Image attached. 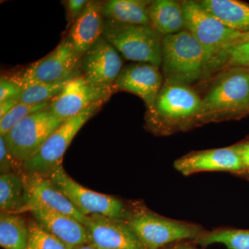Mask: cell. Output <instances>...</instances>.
<instances>
[{
    "mask_svg": "<svg viewBox=\"0 0 249 249\" xmlns=\"http://www.w3.org/2000/svg\"><path fill=\"white\" fill-rule=\"evenodd\" d=\"M201 98L188 85L163 82L155 104L147 110L145 127L158 137L199 127Z\"/></svg>",
    "mask_w": 249,
    "mask_h": 249,
    "instance_id": "cell-1",
    "label": "cell"
},
{
    "mask_svg": "<svg viewBox=\"0 0 249 249\" xmlns=\"http://www.w3.org/2000/svg\"><path fill=\"white\" fill-rule=\"evenodd\" d=\"M249 115V68L228 67L201 99L199 125Z\"/></svg>",
    "mask_w": 249,
    "mask_h": 249,
    "instance_id": "cell-2",
    "label": "cell"
},
{
    "mask_svg": "<svg viewBox=\"0 0 249 249\" xmlns=\"http://www.w3.org/2000/svg\"><path fill=\"white\" fill-rule=\"evenodd\" d=\"M127 222L146 249H161L177 242L194 241L207 231L196 223L156 213L142 201L131 202Z\"/></svg>",
    "mask_w": 249,
    "mask_h": 249,
    "instance_id": "cell-3",
    "label": "cell"
},
{
    "mask_svg": "<svg viewBox=\"0 0 249 249\" xmlns=\"http://www.w3.org/2000/svg\"><path fill=\"white\" fill-rule=\"evenodd\" d=\"M161 66L163 82L189 85L203 76L208 64L204 49L185 29L163 37Z\"/></svg>",
    "mask_w": 249,
    "mask_h": 249,
    "instance_id": "cell-4",
    "label": "cell"
},
{
    "mask_svg": "<svg viewBox=\"0 0 249 249\" xmlns=\"http://www.w3.org/2000/svg\"><path fill=\"white\" fill-rule=\"evenodd\" d=\"M103 37L127 60L161 66L163 37L151 26L105 19Z\"/></svg>",
    "mask_w": 249,
    "mask_h": 249,
    "instance_id": "cell-5",
    "label": "cell"
},
{
    "mask_svg": "<svg viewBox=\"0 0 249 249\" xmlns=\"http://www.w3.org/2000/svg\"><path fill=\"white\" fill-rule=\"evenodd\" d=\"M81 57L77 53L70 37L65 36L48 55L7 76L22 89L40 83L66 81L81 75Z\"/></svg>",
    "mask_w": 249,
    "mask_h": 249,
    "instance_id": "cell-6",
    "label": "cell"
},
{
    "mask_svg": "<svg viewBox=\"0 0 249 249\" xmlns=\"http://www.w3.org/2000/svg\"><path fill=\"white\" fill-rule=\"evenodd\" d=\"M107 101L94 103L80 114L65 120L46 141L40 150L23 163L22 173L49 178L55 168L62 164V157L78 131Z\"/></svg>",
    "mask_w": 249,
    "mask_h": 249,
    "instance_id": "cell-7",
    "label": "cell"
},
{
    "mask_svg": "<svg viewBox=\"0 0 249 249\" xmlns=\"http://www.w3.org/2000/svg\"><path fill=\"white\" fill-rule=\"evenodd\" d=\"M49 178L82 214L86 216L100 214L119 220L128 219L131 202L125 203L116 196L85 188L66 173L62 164L55 168Z\"/></svg>",
    "mask_w": 249,
    "mask_h": 249,
    "instance_id": "cell-8",
    "label": "cell"
},
{
    "mask_svg": "<svg viewBox=\"0 0 249 249\" xmlns=\"http://www.w3.org/2000/svg\"><path fill=\"white\" fill-rule=\"evenodd\" d=\"M65 121L54 115L48 107L27 116L3 137L8 150L22 165L40 150Z\"/></svg>",
    "mask_w": 249,
    "mask_h": 249,
    "instance_id": "cell-9",
    "label": "cell"
},
{
    "mask_svg": "<svg viewBox=\"0 0 249 249\" xmlns=\"http://www.w3.org/2000/svg\"><path fill=\"white\" fill-rule=\"evenodd\" d=\"M185 29L194 36L204 49L208 65L228 46L238 40L242 34L226 27L198 1H181Z\"/></svg>",
    "mask_w": 249,
    "mask_h": 249,
    "instance_id": "cell-10",
    "label": "cell"
},
{
    "mask_svg": "<svg viewBox=\"0 0 249 249\" xmlns=\"http://www.w3.org/2000/svg\"><path fill=\"white\" fill-rule=\"evenodd\" d=\"M115 92L114 88L95 86L80 75L67 83L61 92L51 101L48 109L59 119L67 120L94 103L109 101Z\"/></svg>",
    "mask_w": 249,
    "mask_h": 249,
    "instance_id": "cell-11",
    "label": "cell"
},
{
    "mask_svg": "<svg viewBox=\"0 0 249 249\" xmlns=\"http://www.w3.org/2000/svg\"><path fill=\"white\" fill-rule=\"evenodd\" d=\"M123 68L121 54L103 36L82 55L80 60L82 76L95 86L114 88Z\"/></svg>",
    "mask_w": 249,
    "mask_h": 249,
    "instance_id": "cell-12",
    "label": "cell"
},
{
    "mask_svg": "<svg viewBox=\"0 0 249 249\" xmlns=\"http://www.w3.org/2000/svg\"><path fill=\"white\" fill-rule=\"evenodd\" d=\"M29 212L47 231L73 249L89 242L88 229L74 218L44 206L26 193L24 212Z\"/></svg>",
    "mask_w": 249,
    "mask_h": 249,
    "instance_id": "cell-13",
    "label": "cell"
},
{
    "mask_svg": "<svg viewBox=\"0 0 249 249\" xmlns=\"http://www.w3.org/2000/svg\"><path fill=\"white\" fill-rule=\"evenodd\" d=\"M174 168L183 176L206 172H221L238 177L242 169L240 156L234 145L193 151L174 162Z\"/></svg>",
    "mask_w": 249,
    "mask_h": 249,
    "instance_id": "cell-14",
    "label": "cell"
},
{
    "mask_svg": "<svg viewBox=\"0 0 249 249\" xmlns=\"http://www.w3.org/2000/svg\"><path fill=\"white\" fill-rule=\"evenodd\" d=\"M163 81L160 67L152 64L135 62L124 67L114 87L116 91H127L138 96L149 110L153 107Z\"/></svg>",
    "mask_w": 249,
    "mask_h": 249,
    "instance_id": "cell-15",
    "label": "cell"
},
{
    "mask_svg": "<svg viewBox=\"0 0 249 249\" xmlns=\"http://www.w3.org/2000/svg\"><path fill=\"white\" fill-rule=\"evenodd\" d=\"M85 227L89 245L96 249H146L127 221L92 214Z\"/></svg>",
    "mask_w": 249,
    "mask_h": 249,
    "instance_id": "cell-16",
    "label": "cell"
},
{
    "mask_svg": "<svg viewBox=\"0 0 249 249\" xmlns=\"http://www.w3.org/2000/svg\"><path fill=\"white\" fill-rule=\"evenodd\" d=\"M23 175L27 195L49 209L74 218L86 226L89 216L80 213L50 178L37 175Z\"/></svg>",
    "mask_w": 249,
    "mask_h": 249,
    "instance_id": "cell-17",
    "label": "cell"
},
{
    "mask_svg": "<svg viewBox=\"0 0 249 249\" xmlns=\"http://www.w3.org/2000/svg\"><path fill=\"white\" fill-rule=\"evenodd\" d=\"M104 22L100 1H89L84 11L69 31L68 36L77 53L83 55L102 37Z\"/></svg>",
    "mask_w": 249,
    "mask_h": 249,
    "instance_id": "cell-18",
    "label": "cell"
},
{
    "mask_svg": "<svg viewBox=\"0 0 249 249\" xmlns=\"http://www.w3.org/2000/svg\"><path fill=\"white\" fill-rule=\"evenodd\" d=\"M150 26L162 37L185 30L181 1L155 0L148 7Z\"/></svg>",
    "mask_w": 249,
    "mask_h": 249,
    "instance_id": "cell-19",
    "label": "cell"
},
{
    "mask_svg": "<svg viewBox=\"0 0 249 249\" xmlns=\"http://www.w3.org/2000/svg\"><path fill=\"white\" fill-rule=\"evenodd\" d=\"M198 3L226 27L241 34L249 32V4L237 0H201Z\"/></svg>",
    "mask_w": 249,
    "mask_h": 249,
    "instance_id": "cell-20",
    "label": "cell"
},
{
    "mask_svg": "<svg viewBox=\"0 0 249 249\" xmlns=\"http://www.w3.org/2000/svg\"><path fill=\"white\" fill-rule=\"evenodd\" d=\"M147 0H106L100 1L105 19L124 24L150 25Z\"/></svg>",
    "mask_w": 249,
    "mask_h": 249,
    "instance_id": "cell-21",
    "label": "cell"
},
{
    "mask_svg": "<svg viewBox=\"0 0 249 249\" xmlns=\"http://www.w3.org/2000/svg\"><path fill=\"white\" fill-rule=\"evenodd\" d=\"M26 186L22 173L13 172L0 176L1 212L19 214L25 206Z\"/></svg>",
    "mask_w": 249,
    "mask_h": 249,
    "instance_id": "cell-22",
    "label": "cell"
},
{
    "mask_svg": "<svg viewBox=\"0 0 249 249\" xmlns=\"http://www.w3.org/2000/svg\"><path fill=\"white\" fill-rule=\"evenodd\" d=\"M29 231L28 220L19 214L1 212L0 245L4 249H27Z\"/></svg>",
    "mask_w": 249,
    "mask_h": 249,
    "instance_id": "cell-23",
    "label": "cell"
},
{
    "mask_svg": "<svg viewBox=\"0 0 249 249\" xmlns=\"http://www.w3.org/2000/svg\"><path fill=\"white\" fill-rule=\"evenodd\" d=\"M193 242L202 247L222 244L228 249H249V229L218 227L212 231H206Z\"/></svg>",
    "mask_w": 249,
    "mask_h": 249,
    "instance_id": "cell-24",
    "label": "cell"
},
{
    "mask_svg": "<svg viewBox=\"0 0 249 249\" xmlns=\"http://www.w3.org/2000/svg\"><path fill=\"white\" fill-rule=\"evenodd\" d=\"M70 80L60 83H40L26 87L23 88L22 92L19 96V102L27 104L49 102L61 92Z\"/></svg>",
    "mask_w": 249,
    "mask_h": 249,
    "instance_id": "cell-25",
    "label": "cell"
},
{
    "mask_svg": "<svg viewBox=\"0 0 249 249\" xmlns=\"http://www.w3.org/2000/svg\"><path fill=\"white\" fill-rule=\"evenodd\" d=\"M29 238L27 249H72L47 231L35 219H29Z\"/></svg>",
    "mask_w": 249,
    "mask_h": 249,
    "instance_id": "cell-26",
    "label": "cell"
},
{
    "mask_svg": "<svg viewBox=\"0 0 249 249\" xmlns=\"http://www.w3.org/2000/svg\"><path fill=\"white\" fill-rule=\"evenodd\" d=\"M51 101L40 104L19 103L6 115L0 119V136L4 137L19 121L27 116L48 107Z\"/></svg>",
    "mask_w": 249,
    "mask_h": 249,
    "instance_id": "cell-27",
    "label": "cell"
},
{
    "mask_svg": "<svg viewBox=\"0 0 249 249\" xmlns=\"http://www.w3.org/2000/svg\"><path fill=\"white\" fill-rule=\"evenodd\" d=\"M226 58L225 66L249 68V42L228 46L217 58Z\"/></svg>",
    "mask_w": 249,
    "mask_h": 249,
    "instance_id": "cell-28",
    "label": "cell"
},
{
    "mask_svg": "<svg viewBox=\"0 0 249 249\" xmlns=\"http://www.w3.org/2000/svg\"><path fill=\"white\" fill-rule=\"evenodd\" d=\"M22 167V165L15 160L10 153L6 146L4 137L0 136V172L1 175L17 172L22 173L16 169L18 166Z\"/></svg>",
    "mask_w": 249,
    "mask_h": 249,
    "instance_id": "cell-29",
    "label": "cell"
},
{
    "mask_svg": "<svg viewBox=\"0 0 249 249\" xmlns=\"http://www.w3.org/2000/svg\"><path fill=\"white\" fill-rule=\"evenodd\" d=\"M66 9L67 29H71L78 18L80 17L89 1L88 0H67L62 1Z\"/></svg>",
    "mask_w": 249,
    "mask_h": 249,
    "instance_id": "cell-30",
    "label": "cell"
},
{
    "mask_svg": "<svg viewBox=\"0 0 249 249\" xmlns=\"http://www.w3.org/2000/svg\"><path fill=\"white\" fill-rule=\"evenodd\" d=\"M23 89L10 79L7 76H1L0 79V102L11 98H18L22 93Z\"/></svg>",
    "mask_w": 249,
    "mask_h": 249,
    "instance_id": "cell-31",
    "label": "cell"
},
{
    "mask_svg": "<svg viewBox=\"0 0 249 249\" xmlns=\"http://www.w3.org/2000/svg\"><path fill=\"white\" fill-rule=\"evenodd\" d=\"M240 156L242 169L238 177L249 181V141L233 145Z\"/></svg>",
    "mask_w": 249,
    "mask_h": 249,
    "instance_id": "cell-32",
    "label": "cell"
},
{
    "mask_svg": "<svg viewBox=\"0 0 249 249\" xmlns=\"http://www.w3.org/2000/svg\"><path fill=\"white\" fill-rule=\"evenodd\" d=\"M19 103L20 102H19V97L5 100L0 102V119L6 115Z\"/></svg>",
    "mask_w": 249,
    "mask_h": 249,
    "instance_id": "cell-33",
    "label": "cell"
},
{
    "mask_svg": "<svg viewBox=\"0 0 249 249\" xmlns=\"http://www.w3.org/2000/svg\"><path fill=\"white\" fill-rule=\"evenodd\" d=\"M161 249H199L194 245L193 241H183L167 246Z\"/></svg>",
    "mask_w": 249,
    "mask_h": 249,
    "instance_id": "cell-34",
    "label": "cell"
},
{
    "mask_svg": "<svg viewBox=\"0 0 249 249\" xmlns=\"http://www.w3.org/2000/svg\"><path fill=\"white\" fill-rule=\"evenodd\" d=\"M247 42H249V32L246 33V34H242L240 38L236 41L235 43L232 44V45H236V44L247 43Z\"/></svg>",
    "mask_w": 249,
    "mask_h": 249,
    "instance_id": "cell-35",
    "label": "cell"
},
{
    "mask_svg": "<svg viewBox=\"0 0 249 249\" xmlns=\"http://www.w3.org/2000/svg\"><path fill=\"white\" fill-rule=\"evenodd\" d=\"M73 249H96L94 248V247H93V246H91V245H89V244H88V245L78 246V247H75V248H73Z\"/></svg>",
    "mask_w": 249,
    "mask_h": 249,
    "instance_id": "cell-36",
    "label": "cell"
}]
</instances>
